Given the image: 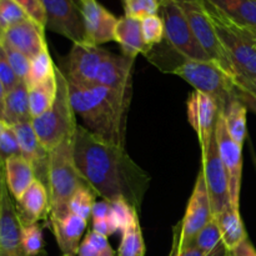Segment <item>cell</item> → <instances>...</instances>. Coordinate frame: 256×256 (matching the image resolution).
Wrapping results in <instances>:
<instances>
[{
  "label": "cell",
  "instance_id": "obj_1",
  "mask_svg": "<svg viewBox=\"0 0 256 256\" xmlns=\"http://www.w3.org/2000/svg\"><path fill=\"white\" fill-rule=\"evenodd\" d=\"M74 160L82 179L105 202L126 200L140 212L150 176L130 158L125 146L112 144L78 125Z\"/></svg>",
  "mask_w": 256,
  "mask_h": 256
},
{
  "label": "cell",
  "instance_id": "obj_2",
  "mask_svg": "<svg viewBox=\"0 0 256 256\" xmlns=\"http://www.w3.org/2000/svg\"><path fill=\"white\" fill-rule=\"evenodd\" d=\"M68 84L72 109L85 128L105 142L125 146V124L132 100L102 85L80 86L69 80Z\"/></svg>",
  "mask_w": 256,
  "mask_h": 256
},
{
  "label": "cell",
  "instance_id": "obj_3",
  "mask_svg": "<svg viewBox=\"0 0 256 256\" xmlns=\"http://www.w3.org/2000/svg\"><path fill=\"white\" fill-rule=\"evenodd\" d=\"M88 185L74 160V136L66 138L49 152L48 192L50 198V219L69 214V202L75 192Z\"/></svg>",
  "mask_w": 256,
  "mask_h": 256
},
{
  "label": "cell",
  "instance_id": "obj_4",
  "mask_svg": "<svg viewBox=\"0 0 256 256\" xmlns=\"http://www.w3.org/2000/svg\"><path fill=\"white\" fill-rule=\"evenodd\" d=\"M215 32L232 59L238 78L256 79V32L236 24L204 0Z\"/></svg>",
  "mask_w": 256,
  "mask_h": 256
},
{
  "label": "cell",
  "instance_id": "obj_5",
  "mask_svg": "<svg viewBox=\"0 0 256 256\" xmlns=\"http://www.w3.org/2000/svg\"><path fill=\"white\" fill-rule=\"evenodd\" d=\"M169 72L184 79L196 92L212 96L216 102L219 112H224L230 100L238 96L236 79L212 62L186 59L179 54Z\"/></svg>",
  "mask_w": 256,
  "mask_h": 256
},
{
  "label": "cell",
  "instance_id": "obj_6",
  "mask_svg": "<svg viewBox=\"0 0 256 256\" xmlns=\"http://www.w3.org/2000/svg\"><path fill=\"white\" fill-rule=\"evenodd\" d=\"M55 76L58 89L54 102L44 114L32 120L38 139L49 152L66 138L74 136L78 126L75 112L70 102L66 76L56 66Z\"/></svg>",
  "mask_w": 256,
  "mask_h": 256
},
{
  "label": "cell",
  "instance_id": "obj_7",
  "mask_svg": "<svg viewBox=\"0 0 256 256\" xmlns=\"http://www.w3.org/2000/svg\"><path fill=\"white\" fill-rule=\"evenodd\" d=\"M174 2L184 14L198 42L206 52V54L212 58V62L219 65L230 76L236 79L238 74L234 65L215 32L214 25L208 14L204 0H174Z\"/></svg>",
  "mask_w": 256,
  "mask_h": 256
},
{
  "label": "cell",
  "instance_id": "obj_8",
  "mask_svg": "<svg viewBox=\"0 0 256 256\" xmlns=\"http://www.w3.org/2000/svg\"><path fill=\"white\" fill-rule=\"evenodd\" d=\"M212 218L214 215H212V202L208 194L204 176L200 170L195 182L194 190L188 202L184 218L174 229V242L172 249L176 252L185 249L192 242V240L212 222Z\"/></svg>",
  "mask_w": 256,
  "mask_h": 256
},
{
  "label": "cell",
  "instance_id": "obj_9",
  "mask_svg": "<svg viewBox=\"0 0 256 256\" xmlns=\"http://www.w3.org/2000/svg\"><path fill=\"white\" fill-rule=\"evenodd\" d=\"M159 15L165 26V40L170 46L186 59L199 62H212L206 54L192 28L188 24L184 14L174 0H162Z\"/></svg>",
  "mask_w": 256,
  "mask_h": 256
},
{
  "label": "cell",
  "instance_id": "obj_10",
  "mask_svg": "<svg viewBox=\"0 0 256 256\" xmlns=\"http://www.w3.org/2000/svg\"><path fill=\"white\" fill-rule=\"evenodd\" d=\"M80 0H42L46 24L56 34L72 40V44H89Z\"/></svg>",
  "mask_w": 256,
  "mask_h": 256
},
{
  "label": "cell",
  "instance_id": "obj_11",
  "mask_svg": "<svg viewBox=\"0 0 256 256\" xmlns=\"http://www.w3.org/2000/svg\"><path fill=\"white\" fill-rule=\"evenodd\" d=\"M202 172L212 202V215H218L230 206L229 182L218 149L215 132L209 142L202 148Z\"/></svg>",
  "mask_w": 256,
  "mask_h": 256
},
{
  "label": "cell",
  "instance_id": "obj_12",
  "mask_svg": "<svg viewBox=\"0 0 256 256\" xmlns=\"http://www.w3.org/2000/svg\"><path fill=\"white\" fill-rule=\"evenodd\" d=\"M215 139H216L222 165L228 174L230 204L232 208L239 209L242 176V146L235 142L230 136L224 118L220 112L218 115L216 124H215Z\"/></svg>",
  "mask_w": 256,
  "mask_h": 256
},
{
  "label": "cell",
  "instance_id": "obj_13",
  "mask_svg": "<svg viewBox=\"0 0 256 256\" xmlns=\"http://www.w3.org/2000/svg\"><path fill=\"white\" fill-rule=\"evenodd\" d=\"M109 52L92 44H72L68 62V76L70 82L88 86L96 82L98 72Z\"/></svg>",
  "mask_w": 256,
  "mask_h": 256
},
{
  "label": "cell",
  "instance_id": "obj_14",
  "mask_svg": "<svg viewBox=\"0 0 256 256\" xmlns=\"http://www.w3.org/2000/svg\"><path fill=\"white\" fill-rule=\"evenodd\" d=\"M22 225L6 184L0 210V256H26L22 242Z\"/></svg>",
  "mask_w": 256,
  "mask_h": 256
},
{
  "label": "cell",
  "instance_id": "obj_15",
  "mask_svg": "<svg viewBox=\"0 0 256 256\" xmlns=\"http://www.w3.org/2000/svg\"><path fill=\"white\" fill-rule=\"evenodd\" d=\"M134 60L132 58L109 52L100 66L95 84L114 90L125 99L132 100V74Z\"/></svg>",
  "mask_w": 256,
  "mask_h": 256
},
{
  "label": "cell",
  "instance_id": "obj_16",
  "mask_svg": "<svg viewBox=\"0 0 256 256\" xmlns=\"http://www.w3.org/2000/svg\"><path fill=\"white\" fill-rule=\"evenodd\" d=\"M80 4L89 44L99 46L105 42H114L119 19L98 0H80Z\"/></svg>",
  "mask_w": 256,
  "mask_h": 256
},
{
  "label": "cell",
  "instance_id": "obj_17",
  "mask_svg": "<svg viewBox=\"0 0 256 256\" xmlns=\"http://www.w3.org/2000/svg\"><path fill=\"white\" fill-rule=\"evenodd\" d=\"M188 120L195 130L200 148L209 142L215 132L219 109L212 96L195 90L186 102Z\"/></svg>",
  "mask_w": 256,
  "mask_h": 256
},
{
  "label": "cell",
  "instance_id": "obj_18",
  "mask_svg": "<svg viewBox=\"0 0 256 256\" xmlns=\"http://www.w3.org/2000/svg\"><path fill=\"white\" fill-rule=\"evenodd\" d=\"M18 136L22 156L32 164L36 180L42 182L48 189V174H49V152L38 139L32 122H20L12 126Z\"/></svg>",
  "mask_w": 256,
  "mask_h": 256
},
{
  "label": "cell",
  "instance_id": "obj_19",
  "mask_svg": "<svg viewBox=\"0 0 256 256\" xmlns=\"http://www.w3.org/2000/svg\"><path fill=\"white\" fill-rule=\"evenodd\" d=\"M44 30V26H42L29 18V19L16 24L15 26L10 28L5 32L0 44L2 42L8 44L32 60L40 52L48 49Z\"/></svg>",
  "mask_w": 256,
  "mask_h": 256
},
{
  "label": "cell",
  "instance_id": "obj_20",
  "mask_svg": "<svg viewBox=\"0 0 256 256\" xmlns=\"http://www.w3.org/2000/svg\"><path fill=\"white\" fill-rule=\"evenodd\" d=\"M15 202L18 216L22 226L36 224L40 220L46 219L50 214L49 192L46 186L36 179Z\"/></svg>",
  "mask_w": 256,
  "mask_h": 256
},
{
  "label": "cell",
  "instance_id": "obj_21",
  "mask_svg": "<svg viewBox=\"0 0 256 256\" xmlns=\"http://www.w3.org/2000/svg\"><path fill=\"white\" fill-rule=\"evenodd\" d=\"M49 222L62 255L76 256L80 240L86 229V220L69 212L60 219H50Z\"/></svg>",
  "mask_w": 256,
  "mask_h": 256
},
{
  "label": "cell",
  "instance_id": "obj_22",
  "mask_svg": "<svg viewBox=\"0 0 256 256\" xmlns=\"http://www.w3.org/2000/svg\"><path fill=\"white\" fill-rule=\"evenodd\" d=\"M115 42L122 48V55L128 58H135L139 54H146L149 46L145 44L142 30V20L134 18L122 16L118 20L115 29Z\"/></svg>",
  "mask_w": 256,
  "mask_h": 256
},
{
  "label": "cell",
  "instance_id": "obj_23",
  "mask_svg": "<svg viewBox=\"0 0 256 256\" xmlns=\"http://www.w3.org/2000/svg\"><path fill=\"white\" fill-rule=\"evenodd\" d=\"M5 182L15 200L19 199L36 178L32 164L24 156H12L4 164Z\"/></svg>",
  "mask_w": 256,
  "mask_h": 256
},
{
  "label": "cell",
  "instance_id": "obj_24",
  "mask_svg": "<svg viewBox=\"0 0 256 256\" xmlns=\"http://www.w3.org/2000/svg\"><path fill=\"white\" fill-rule=\"evenodd\" d=\"M29 106V89L25 82L19 84L5 95V112L4 122L9 126L20 124V122H32Z\"/></svg>",
  "mask_w": 256,
  "mask_h": 256
},
{
  "label": "cell",
  "instance_id": "obj_25",
  "mask_svg": "<svg viewBox=\"0 0 256 256\" xmlns=\"http://www.w3.org/2000/svg\"><path fill=\"white\" fill-rule=\"evenodd\" d=\"M214 219L219 225L222 239L226 250H232L248 239L246 230L242 220L239 209L230 205L228 209L215 215Z\"/></svg>",
  "mask_w": 256,
  "mask_h": 256
},
{
  "label": "cell",
  "instance_id": "obj_26",
  "mask_svg": "<svg viewBox=\"0 0 256 256\" xmlns=\"http://www.w3.org/2000/svg\"><path fill=\"white\" fill-rule=\"evenodd\" d=\"M230 20L256 32V0H206Z\"/></svg>",
  "mask_w": 256,
  "mask_h": 256
},
{
  "label": "cell",
  "instance_id": "obj_27",
  "mask_svg": "<svg viewBox=\"0 0 256 256\" xmlns=\"http://www.w3.org/2000/svg\"><path fill=\"white\" fill-rule=\"evenodd\" d=\"M224 118L225 125L229 132L230 136L232 138L235 142L239 145H244L245 139H246V114H248V106L245 102L238 96L232 99L224 112H220Z\"/></svg>",
  "mask_w": 256,
  "mask_h": 256
},
{
  "label": "cell",
  "instance_id": "obj_28",
  "mask_svg": "<svg viewBox=\"0 0 256 256\" xmlns=\"http://www.w3.org/2000/svg\"><path fill=\"white\" fill-rule=\"evenodd\" d=\"M188 246L196 248L208 256H226V248L222 239L219 225L212 218V222L192 240ZM186 246V248H188Z\"/></svg>",
  "mask_w": 256,
  "mask_h": 256
},
{
  "label": "cell",
  "instance_id": "obj_29",
  "mask_svg": "<svg viewBox=\"0 0 256 256\" xmlns=\"http://www.w3.org/2000/svg\"><path fill=\"white\" fill-rule=\"evenodd\" d=\"M29 89V106L32 118L40 116L54 102L56 96V76L50 78L46 82L38 84L35 86L28 88Z\"/></svg>",
  "mask_w": 256,
  "mask_h": 256
},
{
  "label": "cell",
  "instance_id": "obj_30",
  "mask_svg": "<svg viewBox=\"0 0 256 256\" xmlns=\"http://www.w3.org/2000/svg\"><path fill=\"white\" fill-rule=\"evenodd\" d=\"M122 242L118 248L116 256H145V244L139 218L122 230Z\"/></svg>",
  "mask_w": 256,
  "mask_h": 256
},
{
  "label": "cell",
  "instance_id": "obj_31",
  "mask_svg": "<svg viewBox=\"0 0 256 256\" xmlns=\"http://www.w3.org/2000/svg\"><path fill=\"white\" fill-rule=\"evenodd\" d=\"M55 76V65L52 62L49 50H44L30 62L29 74L25 79L28 88L35 86L38 84L46 82L50 78Z\"/></svg>",
  "mask_w": 256,
  "mask_h": 256
},
{
  "label": "cell",
  "instance_id": "obj_32",
  "mask_svg": "<svg viewBox=\"0 0 256 256\" xmlns=\"http://www.w3.org/2000/svg\"><path fill=\"white\" fill-rule=\"evenodd\" d=\"M78 256H116L108 238L98 234L94 230L85 235L78 249Z\"/></svg>",
  "mask_w": 256,
  "mask_h": 256
},
{
  "label": "cell",
  "instance_id": "obj_33",
  "mask_svg": "<svg viewBox=\"0 0 256 256\" xmlns=\"http://www.w3.org/2000/svg\"><path fill=\"white\" fill-rule=\"evenodd\" d=\"M29 19L26 12L14 0L0 2V42L10 28Z\"/></svg>",
  "mask_w": 256,
  "mask_h": 256
},
{
  "label": "cell",
  "instance_id": "obj_34",
  "mask_svg": "<svg viewBox=\"0 0 256 256\" xmlns=\"http://www.w3.org/2000/svg\"><path fill=\"white\" fill-rule=\"evenodd\" d=\"M95 205V192L89 186L85 185L82 186L69 202V212L72 214L78 215L82 219L88 220L92 216V208Z\"/></svg>",
  "mask_w": 256,
  "mask_h": 256
},
{
  "label": "cell",
  "instance_id": "obj_35",
  "mask_svg": "<svg viewBox=\"0 0 256 256\" xmlns=\"http://www.w3.org/2000/svg\"><path fill=\"white\" fill-rule=\"evenodd\" d=\"M162 0H122L125 16L142 20L152 15H158Z\"/></svg>",
  "mask_w": 256,
  "mask_h": 256
},
{
  "label": "cell",
  "instance_id": "obj_36",
  "mask_svg": "<svg viewBox=\"0 0 256 256\" xmlns=\"http://www.w3.org/2000/svg\"><path fill=\"white\" fill-rule=\"evenodd\" d=\"M22 242L26 256H39L44 249L42 226L38 222L22 226Z\"/></svg>",
  "mask_w": 256,
  "mask_h": 256
},
{
  "label": "cell",
  "instance_id": "obj_37",
  "mask_svg": "<svg viewBox=\"0 0 256 256\" xmlns=\"http://www.w3.org/2000/svg\"><path fill=\"white\" fill-rule=\"evenodd\" d=\"M142 30L145 44L152 49L155 45L160 44L165 39V26L162 18L158 15H152L142 20Z\"/></svg>",
  "mask_w": 256,
  "mask_h": 256
},
{
  "label": "cell",
  "instance_id": "obj_38",
  "mask_svg": "<svg viewBox=\"0 0 256 256\" xmlns=\"http://www.w3.org/2000/svg\"><path fill=\"white\" fill-rule=\"evenodd\" d=\"M112 205V219L118 230L122 232L126 226H129L135 219H138L139 212L134 206L129 204L126 200H116L110 202Z\"/></svg>",
  "mask_w": 256,
  "mask_h": 256
},
{
  "label": "cell",
  "instance_id": "obj_39",
  "mask_svg": "<svg viewBox=\"0 0 256 256\" xmlns=\"http://www.w3.org/2000/svg\"><path fill=\"white\" fill-rule=\"evenodd\" d=\"M0 46H2V50H4L5 56H6L8 62H9L10 66L12 68L15 74L18 75V78H19L22 82H25L28 74H29L30 62H32V60H30L28 56H25L22 52H18L16 49L9 46L8 44H4V42H2Z\"/></svg>",
  "mask_w": 256,
  "mask_h": 256
},
{
  "label": "cell",
  "instance_id": "obj_40",
  "mask_svg": "<svg viewBox=\"0 0 256 256\" xmlns=\"http://www.w3.org/2000/svg\"><path fill=\"white\" fill-rule=\"evenodd\" d=\"M20 155H22V150H20L16 134L12 126L8 125L6 129L0 134V162L4 166L8 159L12 156H20Z\"/></svg>",
  "mask_w": 256,
  "mask_h": 256
},
{
  "label": "cell",
  "instance_id": "obj_41",
  "mask_svg": "<svg viewBox=\"0 0 256 256\" xmlns=\"http://www.w3.org/2000/svg\"><path fill=\"white\" fill-rule=\"evenodd\" d=\"M14 2L26 12L30 19L45 28L46 16H45L42 0H14Z\"/></svg>",
  "mask_w": 256,
  "mask_h": 256
},
{
  "label": "cell",
  "instance_id": "obj_42",
  "mask_svg": "<svg viewBox=\"0 0 256 256\" xmlns=\"http://www.w3.org/2000/svg\"><path fill=\"white\" fill-rule=\"evenodd\" d=\"M22 80L18 78V75L15 74V72L12 70V68L10 66L9 62H8L6 56H5V52L2 50V48L0 46V82L4 86L5 92H9L12 88L16 86Z\"/></svg>",
  "mask_w": 256,
  "mask_h": 256
},
{
  "label": "cell",
  "instance_id": "obj_43",
  "mask_svg": "<svg viewBox=\"0 0 256 256\" xmlns=\"http://www.w3.org/2000/svg\"><path fill=\"white\" fill-rule=\"evenodd\" d=\"M92 230L106 238L114 234L115 232H118L116 226L112 222V212H110L109 216L104 218V219H92Z\"/></svg>",
  "mask_w": 256,
  "mask_h": 256
},
{
  "label": "cell",
  "instance_id": "obj_44",
  "mask_svg": "<svg viewBox=\"0 0 256 256\" xmlns=\"http://www.w3.org/2000/svg\"><path fill=\"white\" fill-rule=\"evenodd\" d=\"M226 256H256V250L254 245L249 240V238H248L239 246L232 250H228Z\"/></svg>",
  "mask_w": 256,
  "mask_h": 256
},
{
  "label": "cell",
  "instance_id": "obj_45",
  "mask_svg": "<svg viewBox=\"0 0 256 256\" xmlns=\"http://www.w3.org/2000/svg\"><path fill=\"white\" fill-rule=\"evenodd\" d=\"M110 212H112V205L109 202L102 200V202H95L92 212V219H104V218L109 216Z\"/></svg>",
  "mask_w": 256,
  "mask_h": 256
},
{
  "label": "cell",
  "instance_id": "obj_46",
  "mask_svg": "<svg viewBox=\"0 0 256 256\" xmlns=\"http://www.w3.org/2000/svg\"><path fill=\"white\" fill-rule=\"evenodd\" d=\"M236 88L242 92L252 95L256 99V79H244V78H236Z\"/></svg>",
  "mask_w": 256,
  "mask_h": 256
},
{
  "label": "cell",
  "instance_id": "obj_47",
  "mask_svg": "<svg viewBox=\"0 0 256 256\" xmlns=\"http://www.w3.org/2000/svg\"><path fill=\"white\" fill-rule=\"evenodd\" d=\"M169 256H208L205 252H202V250L196 249V248L188 246L185 249L180 250V252H176V250H172L170 252Z\"/></svg>",
  "mask_w": 256,
  "mask_h": 256
},
{
  "label": "cell",
  "instance_id": "obj_48",
  "mask_svg": "<svg viewBox=\"0 0 256 256\" xmlns=\"http://www.w3.org/2000/svg\"><path fill=\"white\" fill-rule=\"evenodd\" d=\"M238 95H239L240 99L242 100V102H245V105L248 106V109L252 110V112L256 114V99L254 96H252V95L246 94V92H240L239 89H238Z\"/></svg>",
  "mask_w": 256,
  "mask_h": 256
},
{
  "label": "cell",
  "instance_id": "obj_49",
  "mask_svg": "<svg viewBox=\"0 0 256 256\" xmlns=\"http://www.w3.org/2000/svg\"><path fill=\"white\" fill-rule=\"evenodd\" d=\"M5 95H6V92H5L4 86H2V84L0 82V120H4Z\"/></svg>",
  "mask_w": 256,
  "mask_h": 256
},
{
  "label": "cell",
  "instance_id": "obj_50",
  "mask_svg": "<svg viewBox=\"0 0 256 256\" xmlns=\"http://www.w3.org/2000/svg\"><path fill=\"white\" fill-rule=\"evenodd\" d=\"M5 175H4V166L0 162V210H2V190L5 186Z\"/></svg>",
  "mask_w": 256,
  "mask_h": 256
},
{
  "label": "cell",
  "instance_id": "obj_51",
  "mask_svg": "<svg viewBox=\"0 0 256 256\" xmlns=\"http://www.w3.org/2000/svg\"><path fill=\"white\" fill-rule=\"evenodd\" d=\"M6 126H8L6 122H5L4 120H0V134H2L5 129H6Z\"/></svg>",
  "mask_w": 256,
  "mask_h": 256
},
{
  "label": "cell",
  "instance_id": "obj_52",
  "mask_svg": "<svg viewBox=\"0 0 256 256\" xmlns=\"http://www.w3.org/2000/svg\"><path fill=\"white\" fill-rule=\"evenodd\" d=\"M62 256H72V255H62Z\"/></svg>",
  "mask_w": 256,
  "mask_h": 256
},
{
  "label": "cell",
  "instance_id": "obj_53",
  "mask_svg": "<svg viewBox=\"0 0 256 256\" xmlns=\"http://www.w3.org/2000/svg\"><path fill=\"white\" fill-rule=\"evenodd\" d=\"M0 2H2V0H0Z\"/></svg>",
  "mask_w": 256,
  "mask_h": 256
}]
</instances>
